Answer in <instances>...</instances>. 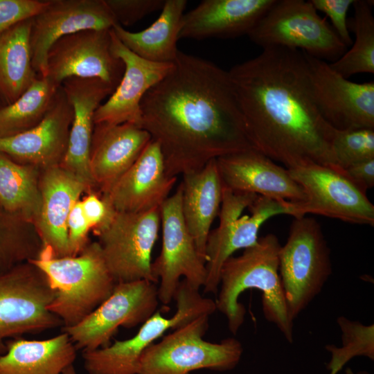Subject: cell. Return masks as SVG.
<instances>
[{
    "instance_id": "74e56055",
    "label": "cell",
    "mask_w": 374,
    "mask_h": 374,
    "mask_svg": "<svg viewBox=\"0 0 374 374\" xmlns=\"http://www.w3.org/2000/svg\"><path fill=\"white\" fill-rule=\"evenodd\" d=\"M317 11L326 14L330 19L333 30L348 47L353 43L350 35L347 12L354 0H310Z\"/></svg>"
},
{
    "instance_id": "d4e9b609",
    "label": "cell",
    "mask_w": 374,
    "mask_h": 374,
    "mask_svg": "<svg viewBox=\"0 0 374 374\" xmlns=\"http://www.w3.org/2000/svg\"><path fill=\"white\" fill-rule=\"evenodd\" d=\"M275 1H202L184 14L179 38L201 40L247 35Z\"/></svg>"
},
{
    "instance_id": "30bf717a",
    "label": "cell",
    "mask_w": 374,
    "mask_h": 374,
    "mask_svg": "<svg viewBox=\"0 0 374 374\" xmlns=\"http://www.w3.org/2000/svg\"><path fill=\"white\" fill-rule=\"evenodd\" d=\"M54 297L44 274L30 261L0 275V355L8 338L63 326L48 310Z\"/></svg>"
},
{
    "instance_id": "5b68a950",
    "label": "cell",
    "mask_w": 374,
    "mask_h": 374,
    "mask_svg": "<svg viewBox=\"0 0 374 374\" xmlns=\"http://www.w3.org/2000/svg\"><path fill=\"white\" fill-rule=\"evenodd\" d=\"M332 272L330 250L320 224L313 217H294L279 251V275L292 322L321 292Z\"/></svg>"
},
{
    "instance_id": "7a4b0ae2",
    "label": "cell",
    "mask_w": 374,
    "mask_h": 374,
    "mask_svg": "<svg viewBox=\"0 0 374 374\" xmlns=\"http://www.w3.org/2000/svg\"><path fill=\"white\" fill-rule=\"evenodd\" d=\"M228 72L255 149L287 169L339 167L332 150L335 129L316 105L303 52L265 48Z\"/></svg>"
},
{
    "instance_id": "e575fe53",
    "label": "cell",
    "mask_w": 374,
    "mask_h": 374,
    "mask_svg": "<svg viewBox=\"0 0 374 374\" xmlns=\"http://www.w3.org/2000/svg\"><path fill=\"white\" fill-rule=\"evenodd\" d=\"M332 150L342 170L374 159V129L335 130Z\"/></svg>"
},
{
    "instance_id": "44dd1931",
    "label": "cell",
    "mask_w": 374,
    "mask_h": 374,
    "mask_svg": "<svg viewBox=\"0 0 374 374\" xmlns=\"http://www.w3.org/2000/svg\"><path fill=\"white\" fill-rule=\"evenodd\" d=\"M61 87L73 109L67 149L60 166L83 181L92 191L96 186L89 167V153L98 107L114 89L96 78H70Z\"/></svg>"
},
{
    "instance_id": "4dcf8cb0",
    "label": "cell",
    "mask_w": 374,
    "mask_h": 374,
    "mask_svg": "<svg viewBox=\"0 0 374 374\" xmlns=\"http://www.w3.org/2000/svg\"><path fill=\"white\" fill-rule=\"evenodd\" d=\"M60 87L37 75L12 103L0 107V137L12 136L38 125L47 114Z\"/></svg>"
},
{
    "instance_id": "52a82bcc",
    "label": "cell",
    "mask_w": 374,
    "mask_h": 374,
    "mask_svg": "<svg viewBox=\"0 0 374 374\" xmlns=\"http://www.w3.org/2000/svg\"><path fill=\"white\" fill-rule=\"evenodd\" d=\"M287 202L223 188L219 224L210 231L206 241L205 293L218 292L225 261L236 251L256 244L260 226L270 217L287 215Z\"/></svg>"
},
{
    "instance_id": "8d00e7d4",
    "label": "cell",
    "mask_w": 374,
    "mask_h": 374,
    "mask_svg": "<svg viewBox=\"0 0 374 374\" xmlns=\"http://www.w3.org/2000/svg\"><path fill=\"white\" fill-rule=\"evenodd\" d=\"M47 4V0H0V36L16 24L32 19Z\"/></svg>"
},
{
    "instance_id": "60d3db41",
    "label": "cell",
    "mask_w": 374,
    "mask_h": 374,
    "mask_svg": "<svg viewBox=\"0 0 374 374\" xmlns=\"http://www.w3.org/2000/svg\"><path fill=\"white\" fill-rule=\"evenodd\" d=\"M344 170L363 191L366 193L374 186V159L353 164Z\"/></svg>"
},
{
    "instance_id": "3957f363",
    "label": "cell",
    "mask_w": 374,
    "mask_h": 374,
    "mask_svg": "<svg viewBox=\"0 0 374 374\" xmlns=\"http://www.w3.org/2000/svg\"><path fill=\"white\" fill-rule=\"evenodd\" d=\"M278 237L269 233L259 238L254 245L244 249L238 256H231L224 263L220 275L217 310L227 320L228 328L236 335L244 321L246 310L238 301L248 289L262 293V307L265 319L274 323L286 340L293 341V326L288 316L284 291L279 275Z\"/></svg>"
},
{
    "instance_id": "9c48e42d",
    "label": "cell",
    "mask_w": 374,
    "mask_h": 374,
    "mask_svg": "<svg viewBox=\"0 0 374 374\" xmlns=\"http://www.w3.org/2000/svg\"><path fill=\"white\" fill-rule=\"evenodd\" d=\"M262 48L285 47L332 62L347 46L310 1L276 0L247 35Z\"/></svg>"
},
{
    "instance_id": "8992f818",
    "label": "cell",
    "mask_w": 374,
    "mask_h": 374,
    "mask_svg": "<svg viewBox=\"0 0 374 374\" xmlns=\"http://www.w3.org/2000/svg\"><path fill=\"white\" fill-rule=\"evenodd\" d=\"M209 314H202L176 328L143 352L138 374H190L199 369L228 371L239 363L243 353L234 337L219 343L203 339Z\"/></svg>"
},
{
    "instance_id": "d6a6232c",
    "label": "cell",
    "mask_w": 374,
    "mask_h": 374,
    "mask_svg": "<svg viewBox=\"0 0 374 374\" xmlns=\"http://www.w3.org/2000/svg\"><path fill=\"white\" fill-rule=\"evenodd\" d=\"M43 247L34 224L0 206V275L37 258Z\"/></svg>"
},
{
    "instance_id": "d590c367",
    "label": "cell",
    "mask_w": 374,
    "mask_h": 374,
    "mask_svg": "<svg viewBox=\"0 0 374 374\" xmlns=\"http://www.w3.org/2000/svg\"><path fill=\"white\" fill-rule=\"evenodd\" d=\"M118 24L131 26L162 9L164 0H105Z\"/></svg>"
},
{
    "instance_id": "e0dca14e",
    "label": "cell",
    "mask_w": 374,
    "mask_h": 374,
    "mask_svg": "<svg viewBox=\"0 0 374 374\" xmlns=\"http://www.w3.org/2000/svg\"><path fill=\"white\" fill-rule=\"evenodd\" d=\"M118 24L105 0H47L31 19L30 46L33 66L46 72L48 52L59 39L84 30H109Z\"/></svg>"
},
{
    "instance_id": "277c9868",
    "label": "cell",
    "mask_w": 374,
    "mask_h": 374,
    "mask_svg": "<svg viewBox=\"0 0 374 374\" xmlns=\"http://www.w3.org/2000/svg\"><path fill=\"white\" fill-rule=\"evenodd\" d=\"M46 276L55 291L48 310L60 319L62 327L81 321L112 293L114 281L98 241L89 242L75 256L55 257L43 247L30 260Z\"/></svg>"
},
{
    "instance_id": "f35d334b",
    "label": "cell",
    "mask_w": 374,
    "mask_h": 374,
    "mask_svg": "<svg viewBox=\"0 0 374 374\" xmlns=\"http://www.w3.org/2000/svg\"><path fill=\"white\" fill-rule=\"evenodd\" d=\"M66 226L71 254L75 256L88 244V235L91 229L83 213L81 199L73 206Z\"/></svg>"
},
{
    "instance_id": "5bb4252c",
    "label": "cell",
    "mask_w": 374,
    "mask_h": 374,
    "mask_svg": "<svg viewBox=\"0 0 374 374\" xmlns=\"http://www.w3.org/2000/svg\"><path fill=\"white\" fill-rule=\"evenodd\" d=\"M182 186L160 206L162 247L152 262L159 301L169 304L183 277L193 287H203L206 277V262L200 257L195 241L186 226L181 210Z\"/></svg>"
},
{
    "instance_id": "7bdbcfd3",
    "label": "cell",
    "mask_w": 374,
    "mask_h": 374,
    "mask_svg": "<svg viewBox=\"0 0 374 374\" xmlns=\"http://www.w3.org/2000/svg\"><path fill=\"white\" fill-rule=\"evenodd\" d=\"M345 374H370L366 371H359L355 373L350 368H347L345 371Z\"/></svg>"
},
{
    "instance_id": "4316f807",
    "label": "cell",
    "mask_w": 374,
    "mask_h": 374,
    "mask_svg": "<svg viewBox=\"0 0 374 374\" xmlns=\"http://www.w3.org/2000/svg\"><path fill=\"white\" fill-rule=\"evenodd\" d=\"M77 350L63 331L47 339H12L0 355V374H62L73 365Z\"/></svg>"
},
{
    "instance_id": "f1b7e54d",
    "label": "cell",
    "mask_w": 374,
    "mask_h": 374,
    "mask_svg": "<svg viewBox=\"0 0 374 374\" xmlns=\"http://www.w3.org/2000/svg\"><path fill=\"white\" fill-rule=\"evenodd\" d=\"M31 19L0 36V98L6 105L15 102L37 78L31 57Z\"/></svg>"
},
{
    "instance_id": "8fae6325",
    "label": "cell",
    "mask_w": 374,
    "mask_h": 374,
    "mask_svg": "<svg viewBox=\"0 0 374 374\" xmlns=\"http://www.w3.org/2000/svg\"><path fill=\"white\" fill-rule=\"evenodd\" d=\"M287 170L306 196L304 202H287L289 215L299 217L311 213L374 225L373 204L341 168L312 163Z\"/></svg>"
},
{
    "instance_id": "ffe728a7",
    "label": "cell",
    "mask_w": 374,
    "mask_h": 374,
    "mask_svg": "<svg viewBox=\"0 0 374 374\" xmlns=\"http://www.w3.org/2000/svg\"><path fill=\"white\" fill-rule=\"evenodd\" d=\"M73 109L62 87L44 119L23 132L0 137V152L12 160L40 169L59 166L65 155Z\"/></svg>"
},
{
    "instance_id": "cb8c5ba5",
    "label": "cell",
    "mask_w": 374,
    "mask_h": 374,
    "mask_svg": "<svg viewBox=\"0 0 374 374\" xmlns=\"http://www.w3.org/2000/svg\"><path fill=\"white\" fill-rule=\"evenodd\" d=\"M152 140L150 134L136 125L95 124L89 167L96 189L100 195L134 163Z\"/></svg>"
},
{
    "instance_id": "484cf974",
    "label": "cell",
    "mask_w": 374,
    "mask_h": 374,
    "mask_svg": "<svg viewBox=\"0 0 374 374\" xmlns=\"http://www.w3.org/2000/svg\"><path fill=\"white\" fill-rule=\"evenodd\" d=\"M181 210L184 220L200 257L205 261L206 246L211 226L218 215L222 184L216 159L203 168L182 175Z\"/></svg>"
},
{
    "instance_id": "836d02e7",
    "label": "cell",
    "mask_w": 374,
    "mask_h": 374,
    "mask_svg": "<svg viewBox=\"0 0 374 374\" xmlns=\"http://www.w3.org/2000/svg\"><path fill=\"white\" fill-rule=\"evenodd\" d=\"M337 322L341 332V346H326L331 355L326 368L337 374L353 357L362 356L374 359V325H364L344 316L337 318Z\"/></svg>"
},
{
    "instance_id": "ab89813d",
    "label": "cell",
    "mask_w": 374,
    "mask_h": 374,
    "mask_svg": "<svg viewBox=\"0 0 374 374\" xmlns=\"http://www.w3.org/2000/svg\"><path fill=\"white\" fill-rule=\"evenodd\" d=\"M83 213L93 232L104 226L115 211L95 191H90L81 199Z\"/></svg>"
},
{
    "instance_id": "603a6c76",
    "label": "cell",
    "mask_w": 374,
    "mask_h": 374,
    "mask_svg": "<svg viewBox=\"0 0 374 374\" xmlns=\"http://www.w3.org/2000/svg\"><path fill=\"white\" fill-rule=\"evenodd\" d=\"M42 204L35 226L44 247L55 257L71 256L67 220L75 204L84 192L92 191L78 177L60 165L42 169Z\"/></svg>"
},
{
    "instance_id": "83f0119b",
    "label": "cell",
    "mask_w": 374,
    "mask_h": 374,
    "mask_svg": "<svg viewBox=\"0 0 374 374\" xmlns=\"http://www.w3.org/2000/svg\"><path fill=\"white\" fill-rule=\"evenodd\" d=\"M186 0H166L161 14L148 28L130 32L119 24L112 29L121 42L138 56L154 62L174 63L178 53Z\"/></svg>"
},
{
    "instance_id": "4fadbf2b",
    "label": "cell",
    "mask_w": 374,
    "mask_h": 374,
    "mask_svg": "<svg viewBox=\"0 0 374 374\" xmlns=\"http://www.w3.org/2000/svg\"><path fill=\"white\" fill-rule=\"evenodd\" d=\"M159 301L155 283L145 280L117 283L111 295L87 317L71 327H62L77 350H93L109 345L118 328L143 323L156 311Z\"/></svg>"
},
{
    "instance_id": "b9f144b4",
    "label": "cell",
    "mask_w": 374,
    "mask_h": 374,
    "mask_svg": "<svg viewBox=\"0 0 374 374\" xmlns=\"http://www.w3.org/2000/svg\"><path fill=\"white\" fill-rule=\"evenodd\" d=\"M62 374H78L73 367V365L69 366L66 368Z\"/></svg>"
},
{
    "instance_id": "f6af8a7d",
    "label": "cell",
    "mask_w": 374,
    "mask_h": 374,
    "mask_svg": "<svg viewBox=\"0 0 374 374\" xmlns=\"http://www.w3.org/2000/svg\"><path fill=\"white\" fill-rule=\"evenodd\" d=\"M330 374H333V373H330Z\"/></svg>"
},
{
    "instance_id": "2e32d148",
    "label": "cell",
    "mask_w": 374,
    "mask_h": 374,
    "mask_svg": "<svg viewBox=\"0 0 374 374\" xmlns=\"http://www.w3.org/2000/svg\"><path fill=\"white\" fill-rule=\"evenodd\" d=\"M303 53L314 98L323 118L338 130L374 129V82H351L326 61Z\"/></svg>"
},
{
    "instance_id": "d6986e66",
    "label": "cell",
    "mask_w": 374,
    "mask_h": 374,
    "mask_svg": "<svg viewBox=\"0 0 374 374\" xmlns=\"http://www.w3.org/2000/svg\"><path fill=\"white\" fill-rule=\"evenodd\" d=\"M112 50L123 61V77L109 98L94 114L95 124L130 123L141 125V101L154 85L172 69L174 63H160L145 60L126 48L112 29Z\"/></svg>"
},
{
    "instance_id": "f546056e",
    "label": "cell",
    "mask_w": 374,
    "mask_h": 374,
    "mask_svg": "<svg viewBox=\"0 0 374 374\" xmlns=\"http://www.w3.org/2000/svg\"><path fill=\"white\" fill-rule=\"evenodd\" d=\"M41 172L37 166L18 163L0 152V206L35 224L42 204Z\"/></svg>"
},
{
    "instance_id": "6da1fadb",
    "label": "cell",
    "mask_w": 374,
    "mask_h": 374,
    "mask_svg": "<svg viewBox=\"0 0 374 374\" xmlns=\"http://www.w3.org/2000/svg\"><path fill=\"white\" fill-rule=\"evenodd\" d=\"M141 125L161 151L169 177L254 148L229 72L179 51L170 72L141 103Z\"/></svg>"
},
{
    "instance_id": "7c38bea8",
    "label": "cell",
    "mask_w": 374,
    "mask_h": 374,
    "mask_svg": "<svg viewBox=\"0 0 374 374\" xmlns=\"http://www.w3.org/2000/svg\"><path fill=\"white\" fill-rule=\"evenodd\" d=\"M160 226L159 208L137 213L115 211L109 221L94 232L116 283L157 282L152 274L151 255Z\"/></svg>"
},
{
    "instance_id": "ba28073f",
    "label": "cell",
    "mask_w": 374,
    "mask_h": 374,
    "mask_svg": "<svg viewBox=\"0 0 374 374\" xmlns=\"http://www.w3.org/2000/svg\"><path fill=\"white\" fill-rule=\"evenodd\" d=\"M199 290L182 279L173 299L177 310L170 318L156 311L141 324L138 332L125 340H116L107 346L82 352L83 366L88 374H138L145 350L168 330H175L202 314L217 310L215 301L204 297Z\"/></svg>"
},
{
    "instance_id": "9a60e30c",
    "label": "cell",
    "mask_w": 374,
    "mask_h": 374,
    "mask_svg": "<svg viewBox=\"0 0 374 374\" xmlns=\"http://www.w3.org/2000/svg\"><path fill=\"white\" fill-rule=\"evenodd\" d=\"M124 71L123 61L112 50L111 29L84 30L51 46L44 76L57 87L70 78H96L115 89Z\"/></svg>"
},
{
    "instance_id": "ee69618b",
    "label": "cell",
    "mask_w": 374,
    "mask_h": 374,
    "mask_svg": "<svg viewBox=\"0 0 374 374\" xmlns=\"http://www.w3.org/2000/svg\"><path fill=\"white\" fill-rule=\"evenodd\" d=\"M2 106L1 105V103H0V107H1Z\"/></svg>"
},
{
    "instance_id": "1f68e13d",
    "label": "cell",
    "mask_w": 374,
    "mask_h": 374,
    "mask_svg": "<svg viewBox=\"0 0 374 374\" xmlns=\"http://www.w3.org/2000/svg\"><path fill=\"white\" fill-rule=\"evenodd\" d=\"M373 2L354 0V17L348 21V29L355 35V42L341 57L329 64L346 78L361 73H374V17Z\"/></svg>"
},
{
    "instance_id": "7402d4cb",
    "label": "cell",
    "mask_w": 374,
    "mask_h": 374,
    "mask_svg": "<svg viewBox=\"0 0 374 374\" xmlns=\"http://www.w3.org/2000/svg\"><path fill=\"white\" fill-rule=\"evenodd\" d=\"M177 177L165 170L159 145L151 140L134 163L100 197L116 212H143L159 208Z\"/></svg>"
},
{
    "instance_id": "ac0fdd59",
    "label": "cell",
    "mask_w": 374,
    "mask_h": 374,
    "mask_svg": "<svg viewBox=\"0 0 374 374\" xmlns=\"http://www.w3.org/2000/svg\"><path fill=\"white\" fill-rule=\"evenodd\" d=\"M223 188L252 193L279 202L300 203L306 199L289 170L255 148L216 159Z\"/></svg>"
}]
</instances>
